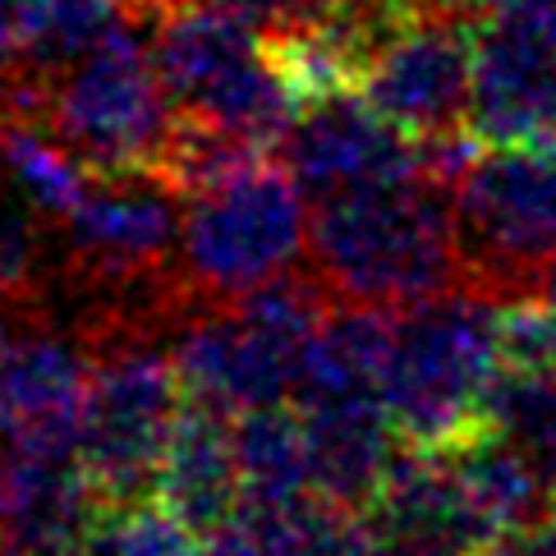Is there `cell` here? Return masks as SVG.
Returning <instances> with one entry per match:
<instances>
[{
	"label": "cell",
	"instance_id": "f1b7e54d",
	"mask_svg": "<svg viewBox=\"0 0 556 556\" xmlns=\"http://www.w3.org/2000/svg\"><path fill=\"white\" fill-rule=\"evenodd\" d=\"M432 5H455V10H469L473 18H479V0H432Z\"/></svg>",
	"mask_w": 556,
	"mask_h": 556
},
{
	"label": "cell",
	"instance_id": "d4e9b609",
	"mask_svg": "<svg viewBox=\"0 0 556 556\" xmlns=\"http://www.w3.org/2000/svg\"><path fill=\"white\" fill-rule=\"evenodd\" d=\"M483 14H556V0H479Z\"/></svg>",
	"mask_w": 556,
	"mask_h": 556
},
{
	"label": "cell",
	"instance_id": "ac0fdd59",
	"mask_svg": "<svg viewBox=\"0 0 556 556\" xmlns=\"http://www.w3.org/2000/svg\"><path fill=\"white\" fill-rule=\"evenodd\" d=\"M156 0H24L18 5L14 70L24 78H47L88 51L125 14L152 10Z\"/></svg>",
	"mask_w": 556,
	"mask_h": 556
},
{
	"label": "cell",
	"instance_id": "f546056e",
	"mask_svg": "<svg viewBox=\"0 0 556 556\" xmlns=\"http://www.w3.org/2000/svg\"><path fill=\"white\" fill-rule=\"evenodd\" d=\"M552 515H556V488H552Z\"/></svg>",
	"mask_w": 556,
	"mask_h": 556
},
{
	"label": "cell",
	"instance_id": "5b68a950",
	"mask_svg": "<svg viewBox=\"0 0 556 556\" xmlns=\"http://www.w3.org/2000/svg\"><path fill=\"white\" fill-rule=\"evenodd\" d=\"M162 331L166 327L152 323L88 331L92 377L84 401V465L106 506L156 492V469L189 401L170 350L156 341Z\"/></svg>",
	"mask_w": 556,
	"mask_h": 556
},
{
	"label": "cell",
	"instance_id": "4dcf8cb0",
	"mask_svg": "<svg viewBox=\"0 0 556 556\" xmlns=\"http://www.w3.org/2000/svg\"><path fill=\"white\" fill-rule=\"evenodd\" d=\"M547 143H552V148H556V138H547Z\"/></svg>",
	"mask_w": 556,
	"mask_h": 556
},
{
	"label": "cell",
	"instance_id": "7402d4cb",
	"mask_svg": "<svg viewBox=\"0 0 556 556\" xmlns=\"http://www.w3.org/2000/svg\"><path fill=\"white\" fill-rule=\"evenodd\" d=\"M121 556H198L203 533H198L175 506L162 496H138L125 506H106Z\"/></svg>",
	"mask_w": 556,
	"mask_h": 556
},
{
	"label": "cell",
	"instance_id": "ffe728a7",
	"mask_svg": "<svg viewBox=\"0 0 556 556\" xmlns=\"http://www.w3.org/2000/svg\"><path fill=\"white\" fill-rule=\"evenodd\" d=\"M42 222L47 216L0 170V304L24 308L33 300H47L55 257H51V240Z\"/></svg>",
	"mask_w": 556,
	"mask_h": 556
},
{
	"label": "cell",
	"instance_id": "277c9868",
	"mask_svg": "<svg viewBox=\"0 0 556 556\" xmlns=\"http://www.w3.org/2000/svg\"><path fill=\"white\" fill-rule=\"evenodd\" d=\"M308 193L286 162H253L185 198L175 276L193 304L244 300L249 290L294 271L308 249Z\"/></svg>",
	"mask_w": 556,
	"mask_h": 556
},
{
	"label": "cell",
	"instance_id": "5bb4252c",
	"mask_svg": "<svg viewBox=\"0 0 556 556\" xmlns=\"http://www.w3.org/2000/svg\"><path fill=\"white\" fill-rule=\"evenodd\" d=\"M395 341V313L368 304H341L323 317V327L308 336L300 382H294V405H354L382 401L387 364Z\"/></svg>",
	"mask_w": 556,
	"mask_h": 556
},
{
	"label": "cell",
	"instance_id": "4fadbf2b",
	"mask_svg": "<svg viewBox=\"0 0 556 556\" xmlns=\"http://www.w3.org/2000/svg\"><path fill=\"white\" fill-rule=\"evenodd\" d=\"M300 409V405H294ZM308 432V483L313 496L345 510H368L382 492L387 469L401 451L391 414L382 401H354V405H323L300 409Z\"/></svg>",
	"mask_w": 556,
	"mask_h": 556
},
{
	"label": "cell",
	"instance_id": "83f0119b",
	"mask_svg": "<svg viewBox=\"0 0 556 556\" xmlns=\"http://www.w3.org/2000/svg\"><path fill=\"white\" fill-rule=\"evenodd\" d=\"M10 345H14V304H0V368H5Z\"/></svg>",
	"mask_w": 556,
	"mask_h": 556
},
{
	"label": "cell",
	"instance_id": "cb8c5ba5",
	"mask_svg": "<svg viewBox=\"0 0 556 556\" xmlns=\"http://www.w3.org/2000/svg\"><path fill=\"white\" fill-rule=\"evenodd\" d=\"M257 24L267 28V37H294V33H313L331 24L350 0H249Z\"/></svg>",
	"mask_w": 556,
	"mask_h": 556
},
{
	"label": "cell",
	"instance_id": "7a4b0ae2",
	"mask_svg": "<svg viewBox=\"0 0 556 556\" xmlns=\"http://www.w3.org/2000/svg\"><path fill=\"white\" fill-rule=\"evenodd\" d=\"M148 10L125 14L88 51L47 78H18L10 115H33L84 156L97 175L156 170L180 129V106L143 33Z\"/></svg>",
	"mask_w": 556,
	"mask_h": 556
},
{
	"label": "cell",
	"instance_id": "2e32d148",
	"mask_svg": "<svg viewBox=\"0 0 556 556\" xmlns=\"http://www.w3.org/2000/svg\"><path fill=\"white\" fill-rule=\"evenodd\" d=\"M0 170L55 226L92 189V166L33 115H5L0 121Z\"/></svg>",
	"mask_w": 556,
	"mask_h": 556
},
{
	"label": "cell",
	"instance_id": "4316f807",
	"mask_svg": "<svg viewBox=\"0 0 556 556\" xmlns=\"http://www.w3.org/2000/svg\"><path fill=\"white\" fill-rule=\"evenodd\" d=\"M10 92H14V55L0 51V121H5V111H10Z\"/></svg>",
	"mask_w": 556,
	"mask_h": 556
},
{
	"label": "cell",
	"instance_id": "1f68e13d",
	"mask_svg": "<svg viewBox=\"0 0 556 556\" xmlns=\"http://www.w3.org/2000/svg\"><path fill=\"white\" fill-rule=\"evenodd\" d=\"M156 5H162V0H156Z\"/></svg>",
	"mask_w": 556,
	"mask_h": 556
},
{
	"label": "cell",
	"instance_id": "e0dca14e",
	"mask_svg": "<svg viewBox=\"0 0 556 556\" xmlns=\"http://www.w3.org/2000/svg\"><path fill=\"white\" fill-rule=\"evenodd\" d=\"M235 455H240L244 502H300L313 496L308 483V432L304 414L286 405L249 409L235 419Z\"/></svg>",
	"mask_w": 556,
	"mask_h": 556
},
{
	"label": "cell",
	"instance_id": "8992f818",
	"mask_svg": "<svg viewBox=\"0 0 556 556\" xmlns=\"http://www.w3.org/2000/svg\"><path fill=\"white\" fill-rule=\"evenodd\" d=\"M455 226L469 286L539 294L556 271V148L488 143L455 185Z\"/></svg>",
	"mask_w": 556,
	"mask_h": 556
},
{
	"label": "cell",
	"instance_id": "9a60e30c",
	"mask_svg": "<svg viewBox=\"0 0 556 556\" xmlns=\"http://www.w3.org/2000/svg\"><path fill=\"white\" fill-rule=\"evenodd\" d=\"M156 496L180 510L198 533L222 525L244 502L230 414L185 401V414L175 419V432L166 442L162 469H156Z\"/></svg>",
	"mask_w": 556,
	"mask_h": 556
},
{
	"label": "cell",
	"instance_id": "484cf974",
	"mask_svg": "<svg viewBox=\"0 0 556 556\" xmlns=\"http://www.w3.org/2000/svg\"><path fill=\"white\" fill-rule=\"evenodd\" d=\"M18 5L24 0H0V51L14 55V37H18Z\"/></svg>",
	"mask_w": 556,
	"mask_h": 556
},
{
	"label": "cell",
	"instance_id": "3957f363",
	"mask_svg": "<svg viewBox=\"0 0 556 556\" xmlns=\"http://www.w3.org/2000/svg\"><path fill=\"white\" fill-rule=\"evenodd\" d=\"M502 372V300L479 286L395 313L382 405L405 446L442 451L488 428Z\"/></svg>",
	"mask_w": 556,
	"mask_h": 556
},
{
	"label": "cell",
	"instance_id": "52a82bcc",
	"mask_svg": "<svg viewBox=\"0 0 556 556\" xmlns=\"http://www.w3.org/2000/svg\"><path fill=\"white\" fill-rule=\"evenodd\" d=\"M473 28L479 18L455 5H424L368 61L359 88L409 138L469 129L473 106Z\"/></svg>",
	"mask_w": 556,
	"mask_h": 556
},
{
	"label": "cell",
	"instance_id": "9c48e42d",
	"mask_svg": "<svg viewBox=\"0 0 556 556\" xmlns=\"http://www.w3.org/2000/svg\"><path fill=\"white\" fill-rule=\"evenodd\" d=\"M92 345L70 323H42L14 336L0 368V446L84 455V401Z\"/></svg>",
	"mask_w": 556,
	"mask_h": 556
},
{
	"label": "cell",
	"instance_id": "603a6c76",
	"mask_svg": "<svg viewBox=\"0 0 556 556\" xmlns=\"http://www.w3.org/2000/svg\"><path fill=\"white\" fill-rule=\"evenodd\" d=\"M304 556H387V552L368 520V510H345V506L323 502V496H308Z\"/></svg>",
	"mask_w": 556,
	"mask_h": 556
},
{
	"label": "cell",
	"instance_id": "44dd1931",
	"mask_svg": "<svg viewBox=\"0 0 556 556\" xmlns=\"http://www.w3.org/2000/svg\"><path fill=\"white\" fill-rule=\"evenodd\" d=\"M304 506L286 502H240L222 525L203 533V552L198 556H304Z\"/></svg>",
	"mask_w": 556,
	"mask_h": 556
},
{
	"label": "cell",
	"instance_id": "8fae6325",
	"mask_svg": "<svg viewBox=\"0 0 556 556\" xmlns=\"http://www.w3.org/2000/svg\"><path fill=\"white\" fill-rule=\"evenodd\" d=\"M368 520L387 556H488L496 547L446 451L428 446L401 442L382 492L368 506Z\"/></svg>",
	"mask_w": 556,
	"mask_h": 556
},
{
	"label": "cell",
	"instance_id": "7c38bea8",
	"mask_svg": "<svg viewBox=\"0 0 556 556\" xmlns=\"http://www.w3.org/2000/svg\"><path fill=\"white\" fill-rule=\"evenodd\" d=\"M102 506L84 455L0 446V556H74Z\"/></svg>",
	"mask_w": 556,
	"mask_h": 556
},
{
	"label": "cell",
	"instance_id": "30bf717a",
	"mask_svg": "<svg viewBox=\"0 0 556 556\" xmlns=\"http://www.w3.org/2000/svg\"><path fill=\"white\" fill-rule=\"evenodd\" d=\"M281 162L308 198H331L414 175L419 138L395 129L364 97V88H336L300 111V121L281 138Z\"/></svg>",
	"mask_w": 556,
	"mask_h": 556
},
{
	"label": "cell",
	"instance_id": "6da1fadb",
	"mask_svg": "<svg viewBox=\"0 0 556 556\" xmlns=\"http://www.w3.org/2000/svg\"><path fill=\"white\" fill-rule=\"evenodd\" d=\"M308 253L313 271L341 304L405 313L469 286L455 189L424 170L317 198Z\"/></svg>",
	"mask_w": 556,
	"mask_h": 556
},
{
	"label": "cell",
	"instance_id": "d6986e66",
	"mask_svg": "<svg viewBox=\"0 0 556 556\" xmlns=\"http://www.w3.org/2000/svg\"><path fill=\"white\" fill-rule=\"evenodd\" d=\"M488 428L525 451L556 488V368L502 364L488 395Z\"/></svg>",
	"mask_w": 556,
	"mask_h": 556
},
{
	"label": "cell",
	"instance_id": "ba28073f",
	"mask_svg": "<svg viewBox=\"0 0 556 556\" xmlns=\"http://www.w3.org/2000/svg\"><path fill=\"white\" fill-rule=\"evenodd\" d=\"M469 129L483 143L556 138V14L479 18Z\"/></svg>",
	"mask_w": 556,
	"mask_h": 556
}]
</instances>
